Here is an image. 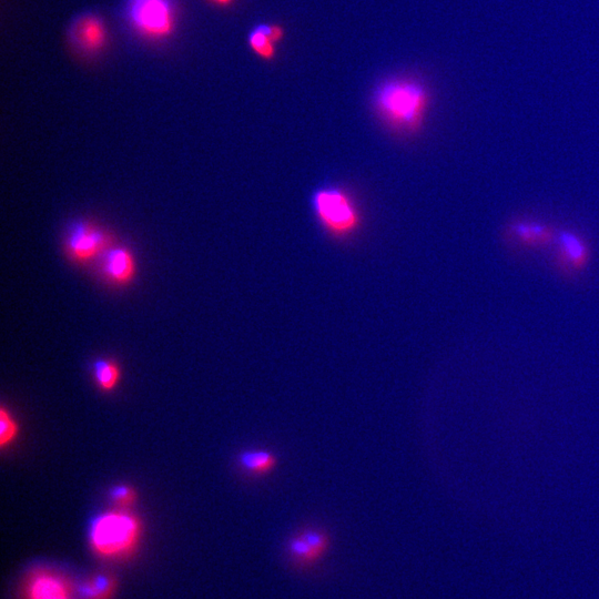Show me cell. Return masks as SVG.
Masks as SVG:
<instances>
[{
  "mask_svg": "<svg viewBox=\"0 0 599 599\" xmlns=\"http://www.w3.org/2000/svg\"><path fill=\"white\" fill-rule=\"evenodd\" d=\"M431 91L419 78L394 76L374 88L373 113L380 123L400 138L418 136L431 108Z\"/></svg>",
  "mask_w": 599,
  "mask_h": 599,
  "instance_id": "cell-1",
  "label": "cell"
},
{
  "mask_svg": "<svg viewBox=\"0 0 599 599\" xmlns=\"http://www.w3.org/2000/svg\"><path fill=\"white\" fill-rule=\"evenodd\" d=\"M144 533L139 517L117 507L91 519L88 542L91 552L106 562H123L137 552Z\"/></svg>",
  "mask_w": 599,
  "mask_h": 599,
  "instance_id": "cell-2",
  "label": "cell"
},
{
  "mask_svg": "<svg viewBox=\"0 0 599 599\" xmlns=\"http://www.w3.org/2000/svg\"><path fill=\"white\" fill-rule=\"evenodd\" d=\"M311 210L321 230L337 241H348L363 225L360 207L351 192L338 185H323L312 192Z\"/></svg>",
  "mask_w": 599,
  "mask_h": 599,
  "instance_id": "cell-3",
  "label": "cell"
},
{
  "mask_svg": "<svg viewBox=\"0 0 599 599\" xmlns=\"http://www.w3.org/2000/svg\"><path fill=\"white\" fill-rule=\"evenodd\" d=\"M115 245L113 233L97 222L84 219L70 223L64 238L66 257L81 267L100 260Z\"/></svg>",
  "mask_w": 599,
  "mask_h": 599,
  "instance_id": "cell-4",
  "label": "cell"
},
{
  "mask_svg": "<svg viewBox=\"0 0 599 599\" xmlns=\"http://www.w3.org/2000/svg\"><path fill=\"white\" fill-rule=\"evenodd\" d=\"M128 16L142 36L161 39L174 32L175 14L170 0H129Z\"/></svg>",
  "mask_w": 599,
  "mask_h": 599,
  "instance_id": "cell-5",
  "label": "cell"
},
{
  "mask_svg": "<svg viewBox=\"0 0 599 599\" xmlns=\"http://www.w3.org/2000/svg\"><path fill=\"white\" fill-rule=\"evenodd\" d=\"M24 599H76L75 586L68 577L52 568L30 571L23 584Z\"/></svg>",
  "mask_w": 599,
  "mask_h": 599,
  "instance_id": "cell-6",
  "label": "cell"
},
{
  "mask_svg": "<svg viewBox=\"0 0 599 599\" xmlns=\"http://www.w3.org/2000/svg\"><path fill=\"white\" fill-rule=\"evenodd\" d=\"M100 276L116 288H125L137 278L138 265L135 253L126 246L115 245L99 260Z\"/></svg>",
  "mask_w": 599,
  "mask_h": 599,
  "instance_id": "cell-7",
  "label": "cell"
},
{
  "mask_svg": "<svg viewBox=\"0 0 599 599\" xmlns=\"http://www.w3.org/2000/svg\"><path fill=\"white\" fill-rule=\"evenodd\" d=\"M558 266L565 272H580L591 260V249L587 241L578 233L565 230L558 233L556 240Z\"/></svg>",
  "mask_w": 599,
  "mask_h": 599,
  "instance_id": "cell-8",
  "label": "cell"
},
{
  "mask_svg": "<svg viewBox=\"0 0 599 599\" xmlns=\"http://www.w3.org/2000/svg\"><path fill=\"white\" fill-rule=\"evenodd\" d=\"M107 29L98 16L87 14L76 20L70 30L71 44L81 53H99L107 44Z\"/></svg>",
  "mask_w": 599,
  "mask_h": 599,
  "instance_id": "cell-9",
  "label": "cell"
},
{
  "mask_svg": "<svg viewBox=\"0 0 599 599\" xmlns=\"http://www.w3.org/2000/svg\"><path fill=\"white\" fill-rule=\"evenodd\" d=\"M286 38V29L278 24H259L248 36V44L252 53L263 62H273L278 55V45Z\"/></svg>",
  "mask_w": 599,
  "mask_h": 599,
  "instance_id": "cell-10",
  "label": "cell"
},
{
  "mask_svg": "<svg viewBox=\"0 0 599 599\" xmlns=\"http://www.w3.org/2000/svg\"><path fill=\"white\" fill-rule=\"evenodd\" d=\"M510 232L520 245L534 249L553 245L557 237L550 226L535 221H517L511 226Z\"/></svg>",
  "mask_w": 599,
  "mask_h": 599,
  "instance_id": "cell-11",
  "label": "cell"
},
{
  "mask_svg": "<svg viewBox=\"0 0 599 599\" xmlns=\"http://www.w3.org/2000/svg\"><path fill=\"white\" fill-rule=\"evenodd\" d=\"M118 582L113 575L99 573L90 576L79 587L81 599H113L117 593Z\"/></svg>",
  "mask_w": 599,
  "mask_h": 599,
  "instance_id": "cell-12",
  "label": "cell"
},
{
  "mask_svg": "<svg viewBox=\"0 0 599 599\" xmlns=\"http://www.w3.org/2000/svg\"><path fill=\"white\" fill-rule=\"evenodd\" d=\"M241 469L253 476H265L276 469L277 456L268 450L242 452L238 459Z\"/></svg>",
  "mask_w": 599,
  "mask_h": 599,
  "instance_id": "cell-13",
  "label": "cell"
},
{
  "mask_svg": "<svg viewBox=\"0 0 599 599\" xmlns=\"http://www.w3.org/2000/svg\"><path fill=\"white\" fill-rule=\"evenodd\" d=\"M287 551L290 560L296 567L310 568L321 560L300 533L290 537L287 544Z\"/></svg>",
  "mask_w": 599,
  "mask_h": 599,
  "instance_id": "cell-14",
  "label": "cell"
},
{
  "mask_svg": "<svg viewBox=\"0 0 599 599\" xmlns=\"http://www.w3.org/2000/svg\"><path fill=\"white\" fill-rule=\"evenodd\" d=\"M94 379L97 387L104 392L114 391L120 382L121 371L117 362L98 359L94 363Z\"/></svg>",
  "mask_w": 599,
  "mask_h": 599,
  "instance_id": "cell-15",
  "label": "cell"
},
{
  "mask_svg": "<svg viewBox=\"0 0 599 599\" xmlns=\"http://www.w3.org/2000/svg\"><path fill=\"white\" fill-rule=\"evenodd\" d=\"M19 434V425L12 413L5 406L0 409V446L2 449L8 448L17 439Z\"/></svg>",
  "mask_w": 599,
  "mask_h": 599,
  "instance_id": "cell-16",
  "label": "cell"
},
{
  "mask_svg": "<svg viewBox=\"0 0 599 599\" xmlns=\"http://www.w3.org/2000/svg\"><path fill=\"white\" fill-rule=\"evenodd\" d=\"M300 535L308 542L312 547V550L322 558L329 551L331 540L327 532L320 529H314V527H307L300 532Z\"/></svg>",
  "mask_w": 599,
  "mask_h": 599,
  "instance_id": "cell-17",
  "label": "cell"
},
{
  "mask_svg": "<svg viewBox=\"0 0 599 599\" xmlns=\"http://www.w3.org/2000/svg\"><path fill=\"white\" fill-rule=\"evenodd\" d=\"M110 500L121 509H129L137 500L136 491L127 484H118L109 491Z\"/></svg>",
  "mask_w": 599,
  "mask_h": 599,
  "instance_id": "cell-18",
  "label": "cell"
},
{
  "mask_svg": "<svg viewBox=\"0 0 599 599\" xmlns=\"http://www.w3.org/2000/svg\"><path fill=\"white\" fill-rule=\"evenodd\" d=\"M212 2L222 7H228L232 5L235 0H212Z\"/></svg>",
  "mask_w": 599,
  "mask_h": 599,
  "instance_id": "cell-19",
  "label": "cell"
}]
</instances>
